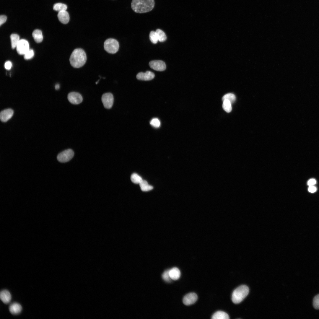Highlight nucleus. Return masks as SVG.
<instances>
[{"instance_id":"1","label":"nucleus","mask_w":319,"mask_h":319,"mask_svg":"<svg viewBox=\"0 0 319 319\" xmlns=\"http://www.w3.org/2000/svg\"><path fill=\"white\" fill-rule=\"evenodd\" d=\"M154 5V0H132L131 7L137 13H144L151 11Z\"/></svg>"},{"instance_id":"2","label":"nucleus","mask_w":319,"mask_h":319,"mask_svg":"<svg viewBox=\"0 0 319 319\" xmlns=\"http://www.w3.org/2000/svg\"><path fill=\"white\" fill-rule=\"evenodd\" d=\"M86 60L87 56L85 52L80 48L74 49L69 58L71 65L75 68H79L83 66Z\"/></svg>"},{"instance_id":"3","label":"nucleus","mask_w":319,"mask_h":319,"mask_svg":"<svg viewBox=\"0 0 319 319\" xmlns=\"http://www.w3.org/2000/svg\"><path fill=\"white\" fill-rule=\"evenodd\" d=\"M249 289L246 285H242L236 289L233 292L232 299L235 304H238L241 302L248 295Z\"/></svg>"},{"instance_id":"4","label":"nucleus","mask_w":319,"mask_h":319,"mask_svg":"<svg viewBox=\"0 0 319 319\" xmlns=\"http://www.w3.org/2000/svg\"><path fill=\"white\" fill-rule=\"evenodd\" d=\"M104 47L105 50L108 53L114 54L118 51L119 44L116 40L113 38H109L105 41Z\"/></svg>"},{"instance_id":"5","label":"nucleus","mask_w":319,"mask_h":319,"mask_svg":"<svg viewBox=\"0 0 319 319\" xmlns=\"http://www.w3.org/2000/svg\"><path fill=\"white\" fill-rule=\"evenodd\" d=\"M74 153L71 149H68L63 151L57 155V159L61 162H66L70 161L73 157Z\"/></svg>"},{"instance_id":"6","label":"nucleus","mask_w":319,"mask_h":319,"mask_svg":"<svg viewBox=\"0 0 319 319\" xmlns=\"http://www.w3.org/2000/svg\"><path fill=\"white\" fill-rule=\"evenodd\" d=\"M102 101L104 107L107 109H110L113 106L114 98L113 94L110 92L104 94L102 97Z\"/></svg>"},{"instance_id":"7","label":"nucleus","mask_w":319,"mask_h":319,"mask_svg":"<svg viewBox=\"0 0 319 319\" xmlns=\"http://www.w3.org/2000/svg\"><path fill=\"white\" fill-rule=\"evenodd\" d=\"M17 53L20 55H24L29 49L28 42L24 39L20 40L16 47Z\"/></svg>"},{"instance_id":"8","label":"nucleus","mask_w":319,"mask_h":319,"mask_svg":"<svg viewBox=\"0 0 319 319\" xmlns=\"http://www.w3.org/2000/svg\"><path fill=\"white\" fill-rule=\"evenodd\" d=\"M150 67L157 71H162L166 69L165 63L161 60H157L150 61L149 63Z\"/></svg>"},{"instance_id":"9","label":"nucleus","mask_w":319,"mask_h":319,"mask_svg":"<svg viewBox=\"0 0 319 319\" xmlns=\"http://www.w3.org/2000/svg\"><path fill=\"white\" fill-rule=\"evenodd\" d=\"M68 99L69 102L74 104H78L82 101L83 98L81 95L78 92H71L68 95Z\"/></svg>"},{"instance_id":"10","label":"nucleus","mask_w":319,"mask_h":319,"mask_svg":"<svg viewBox=\"0 0 319 319\" xmlns=\"http://www.w3.org/2000/svg\"><path fill=\"white\" fill-rule=\"evenodd\" d=\"M198 296L195 293L192 292L186 294L183 297V302L186 305H189L194 303L197 300Z\"/></svg>"},{"instance_id":"11","label":"nucleus","mask_w":319,"mask_h":319,"mask_svg":"<svg viewBox=\"0 0 319 319\" xmlns=\"http://www.w3.org/2000/svg\"><path fill=\"white\" fill-rule=\"evenodd\" d=\"M154 74L150 71H147L145 72H141L136 75V78L138 79L144 81H149L153 79L154 77Z\"/></svg>"},{"instance_id":"12","label":"nucleus","mask_w":319,"mask_h":319,"mask_svg":"<svg viewBox=\"0 0 319 319\" xmlns=\"http://www.w3.org/2000/svg\"><path fill=\"white\" fill-rule=\"evenodd\" d=\"M13 113V110L10 108L2 110L0 113L1 121L3 122H6L12 117Z\"/></svg>"},{"instance_id":"13","label":"nucleus","mask_w":319,"mask_h":319,"mask_svg":"<svg viewBox=\"0 0 319 319\" xmlns=\"http://www.w3.org/2000/svg\"><path fill=\"white\" fill-rule=\"evenodd\" d=\"M57 16L59 21L63 24H67L69 21V15L66 10L58 12Z\"/></svg>"},{"instance_id":"14","label":"nucleus","mask_w":319,"mask_h":319,"mask_svg":"<svg viewBox=\"0 0 319 319\" xmlns=\"http://www.w3.org/2000/svg\"><path fill=\"white\" fill-rule=\"evenodd\" d=\"M22 309L21 305L18 303L14 302L11 304L9 306V310L10 313L14 315L19 314Z\"/></svg>"},{"instance_id":"15","label":"nucleus","mask_w":319,"mask_h":319,"mask_svg":"<svg viewBox=\"0 0 319 319\" xmlns=\"http://www.w3.org/2000/svg\"><path fill=\"white\" fill-rule=\"evenodd\" d=\"M1 300L4 303L7 304L9 303L11 300V295L9 292L6 290H2L0 293Z\"/></svg>"},{"instance_id":"16","label":"nucleus","mask_w":319,"mask_h":319,"mask_svg":"<svg viewBox=\"0 0 319 319\" xmlns=\"http://www.w3.org/2000/svg\"><path fill=\"white\" fill-rule=\"evenodd\" d=\"M169 274L171 279L174 280L178 279L180 276V271L176 267H174L169 270Z\"/></svg>"},{"instance_id":"17","label":"nucleus","mask_w":319,"mask_h":319,"mask_svg":"<svg viewBox=\"0 0 319 319\" xmlns=\"http://www.w3.org/2000/svg\"><path fill=\"white\" fill-rule=\"evenodd\" d=\"M32 36L35 41L37 43H40L43 40V36L42 32L40 30H35L32 32Z\"/></svg>"},{"instance_id":"18","label":"nucleus","mask_w":319,"mask_h":319,"mask_svg":"<svg viewBox=\"0 0 319 319\" xmlns=\"http://www.w3.org/2000/svg\"><path fill=\"white\" fill-rule=\"evenodd\" d=\"M212 319H228L229 316L226 313L221 311H217L212 315Z\"/></svg>"},{"instance_id":"19","label":"nucleus","mask_w":319,"mask_h":319,"mask_svg":"<svg viewBox=\"0 0 319 319\" xmlns=\"http://www.w3.org/2000/svg\"><path fill=\"white\" fill-rule=\"evenodd\" d=\"M12 48L14 49L16 48L20 40L18 35L16 34H12L10 36Z\"/></svg>"},{"instance_id":"20","label":"nucleus","mask_w":319,"mask_h":319,"mask_svg":"<svg viewBox=\"0 0 319 319\" xmlns=\"http://www.w3.org/2000/svg\"><path fill=\"white\" fill-rule=\"evenodd\" d=\"M139 184L141 190L143 191H148L153 188V186L149 185L147 181L145 180H143Z\"/></svg>"},{"instance_id":"21","label":"nucleus","mask_w":319,"mask_h":319,"mask_svg":"<svg viewBox=\"0 0 319 319\" xmlns=\"http://www.w3.org/2000/svg\"><path fill=\"white\" fill-rule=\"evenodd\" d=\"M67 6L65 4L58 3L54 4L53 6V9L59 12L62 11L66 10Z\"/></svg>"},{"instance_id":"22","label":"nucleus","mask_w":319,"mask_h":319,"mask_svg":"<svg viewBox=\"0 0 319 319\" xmlns=\"http://www.w3.org/2000/svg\"><path fill=\"white\" fill-rule=\"evenodd\" d=\"M157 36L158 40L160 42L165 41L167 39V37L165 33L162 30L157 29L155 31Z\"/></svg>"},{"instance_id":"23","label":"nucleus","mask_w":319,"mask_h":319,"mask_svg":"<svg viewBox=\"0 0 319 319\" xmlns=\"http://www.w3.org/2000/svg\"><path fill=\"white\" fill-rule=\"evenodd\" d=\"M223 101L222 107L223 109L227 113L230 112L232 110V103L227 100H224Z\"/></svg>"},{"instance_id":"24","label":"nucleus","mask_w":319,"mask_h":319,"mask_svg":"<svg viewBox=\"0 0 319 319\" xmlns=\"http://www.w3.org/2000/svg\"><path fill=\"white\" fill-rule=\"evenodd\" d=\"M131 181L135 184H139L143 180L142 178L136 173L132 174L131 177Z\"/></svg>"},{"instance_id":"25","label":"nucleus","mask_w":319,"mask_h":319,"mask_svg":"<svg viewBox=\"0 0 319 319\" xmlns=\"http://www.w3.org/2000/svg\"><path fill=\"white\" fill-rule=\"evenodd\" d=\"M222 100L223 101L224 100H228L232 104L235 101L236 97L233 94L229 93L224 95L222 98Z\"/></svg>"},{"instance_id":"26","label":"nucleus","mask_w":319,"mask_h":319,"mask_svg":"<svg viewBox=\"0 0 319 319\" xmlns=\"http://www.w3.org/2000/svg\"><path fill=\"white\" fill-rule=\"evenodd\" d=\"M149 37L152 43L156 44L157 43L158 39L155 31H151L149 33Z\"/></svg>"},{"instance_id":"27","label":"nucleus","mask_w":319,"mask_h":319,"mask_svg":"<svg viewBox=\"0 0 319 319\" xmlns=\"http://www.w3.org/2000/svg\"><path fill=\"white\" fill-rule=\"evenodd\" d=\"M34 55L33 51L32 49H29L24 55V57L25 60H29L32 58Z\"/></svg>"},{"instance_id":"28","label":"nucleus","mask_w":319,"mask_h":319,"mask_svg":"<svg viewBox=\"0 0 319 319\" xmlns=\"http://www.w3.org/2000/svg\"><path fill=\"white\" fill-rule=\"evenodd\" d=\"M169 270L165 271L162 274V276L163 280L167 282H170L172 279L169 274Z\"/></svg>"},{"instance_id":"29","label":"nucleus","mask_w":319,"mask_h":319,"mask_svg":"<svg viewBox=\"0 0 319 319\" xmlns=\"http://www.w3.org/2000/svg\"><path fill=\"white\" fill-rule=\"evenodd\" d=\"M313 305L316 309H319V294L315 296L313 299Z\"/></svg>"},{"instance_id":"30","label":"nucleus","mask_w":319,"mask_h":319,"mask_svg":"<svg viewBox=\"0 0 319 319\" xmlns=\"http://www.w3.org/2000/svg\"><path fill=\"white\" fill-rule=\"evenodd\" d=\"M150 124L154 127L158 128L160 126V122L158 118H154L151 121Z\"/></svg>"},{"instance_id":"31","label":"nucleus","mask_w":319,"mask_h":319,"mask_svg":"<svg viewBox=\"0 0 319 319\" xmlns=\"http://www.w3.org/2000/svg\"><path fill=\"white\" fill-rule=\"evenodd\" d=\"M7 19V17L4 15H1L0 16V25L4 23Z\"/></svg>"},{"instance_id":"32","label":"nucleus","mask_w":319,"mask_h":319,"mask_svg":"<svg viewBox=\"0 0 319 319\" xmlns=\"http://www.w3.org/2000/svg\"><path fill=\"white\" fill-rule=\"evenodd\" d=\"M12 66V63L10 61H7L4 64V67L7 70H10L11 69Z\"/></svg>"},{"instance_id":"33","label":"nucleus","mask_w":319,"mask_h":319,"mask_svg":"<svg viewBox=\"0 0 319 319\" xmlns=\"http://www.w3.org/2000/svg\"><path fill=\"white\" fill-rule=\"evenodd\" d=\"M316 183V180L314 179H310L308 182L307 184L309 186H313Z\"/></svg>"},{"instance_id":"34","label":"nucleus","mask_w":319,"mask_h":319,"mask_svg":"<svg viewBox=\"0 0 319 319\" xmlns=\"http://www.w3.org/2000/svg\"><path fill=\"white\" fill-rule=\"evenodd\" d=\"M317 190L316 188L313 185L309 186L308 188V191L310 192L313 193L315 192Z\"/></svg>"},{"instance_id":"35","label":"nucleus","mask_w":319,"mask_h":319,"mask_svg":"<svg viewBox=\"0 0 319 319\" xmlns=\"http://www.w3.org/2000/svg\"><path fill=\"white\" fill-rule=\"evenodd\" d=\"M55 89L56 90L60 88V85L59 84H56L55 87Z\"/></svg>"}]
</instances>
